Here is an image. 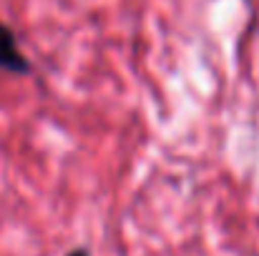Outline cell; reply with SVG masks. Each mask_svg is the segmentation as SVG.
<instances>
[{
	"mask_svg": "<svg viewBox=\"0 0 259 256\" xmlns=\"http://www.w3.org/2000/svg\"><path fill=\"white\" fill-rule=\"evenodd\" d=\"M0 68L10 71V73H28L30 71L28 58L18 48L15 33L5 23H0Z\"/></svg>",
	"mask_w": 259,
	"mask_h": 256,
	"instance_id": "6da1fadb",
	"label": "cell"
},
{
	"mask_svg": "<svg viewBox=\"0 0 259 256\" xmlns=\"http://www.w3.org/2000/svg\"><path fill=\"white\" fill-rule=\"evenodd\" d=\"M68 256H86V254H83V251H71Z\"/></svg>",
	"mask_w": 259,
	"mask_h": 256,
	"instance_id": "7a4b0ae2",
	"label": "cell"
}]
</instances>
